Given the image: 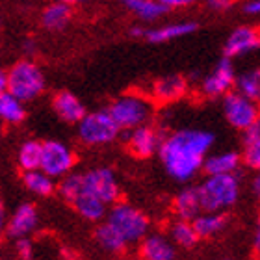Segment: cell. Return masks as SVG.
Returning <instances> with one entry per match:
<instances>
[{
	"mask_svg": "<svg viewBox=\"0 0 260 260\" xmlns=\"http://www.w3.org/2000/svg\"><path fill=\"white\" fill-rule=\"evenodd\" d=\"M212 143H214L212 132L184 128L164 138L158 152L166 171L173 179L186 182L201 171Z\"/></svg>",
	"mask_w": 260,
	"mask_h": 260,
	"instance_id": "6da1fadb",
	"label": "cell"
},
{
	"mask_svg": "<svg viewBox=\"0 0 260 260\" xmlns=\"http://www.w3.org/2000/svg\"><path fill=\"white\" fill-rule=\"evenodd\" d=\"M201 197L203 212L219 214L221 210L233 206L240 195V179L236 175H217L208 177L197 188Z\"/></svg>",
	"mask_w": 260,
	"mask_h": 260,
	"instance_id": "7a4b0ae2",
	"label": "cell"
},
{
	"mask_svg": "<svg viewBox=\"0 0 260 260\" xmlns=\"http://www.w3.org/2000/svg\"><path fill=\"white\" fill-rule=\"evenodd\" d=\"M8 75V93L22 104L38 99L45 91V75L32 60H22Z\"/></svg>",
	"mask_w": 260,
	"mask_h": 260,
	"instance_id": "3957f363",
	"label": "cell"
},
{
	"mask_svg": "<svg viewBox=\"0 0 260 260\" xmlns=\"http://www.w3.org/2000/svg\"><path fill=\"white\" fill-rule=\"evenodd\" d=\"M106 112L114 119L119 130H134L138 126L145 125L151 117L152 110L147 99H143L141 95L128 93V95H121L119 99H115Z\"/></svg>",
	"mask_w": 260,
	"mask_h": 260,
	"instance_id": "277c9868",
	"label": "cell"
},
{
	"mask_svg": "<svg viewBox=\"0 0 260 260\" xmlns=\"http://www.w3.org/2000/svg\"><path fill=\"white\" fill-rule=\"evenodd\" d=\"M108 225L121 234V238L125 240L126 244H134V242H141L149 233V219L141 210L134 208L132 205L126 203H119L115 205L108 214Z\"/></svg>",
	"mask_w": 260,
	"mask_h": 260,
	"instance_id": "5b68a950",
	"label": "cell"
},
{
	"mask_svg": "<svg viewBox=\"0 0 260 260\" xmlns=\"http://www.w3.org/2000/svg\"><path fill=\"white\" fill-rule=\"evenodd\" d=\"M78 134H80V140L87 145H106L117 138L119 128L108 115V112L101 110L82 117V121L78 123Z\"/></svg>",
	"mask_w": 260,
	"mask_h": 260,
	"instance_id": "8992f818",
	"label": "cell"
},
{
	"mask_svg": "<svg viewBox=\"0 0 260 260\" xmlns=\"http://www.w3.org/2000/svg\"><path fill=\"white\" fill-rule=\"evenodd\" d=\"M75 152L69 147L58 140H49L41 143V164L39 171H43L47 177H67L71 169L75 168Z\"/></svg>",
	"mask_w": 260,
	"mask_h": 260,
	"instance_id": "52a82bcc",
	"label": "cell"
},
{
	"mask_svg": "<svg viewBox=\"0 0 260 260\" xmlns=\"http://www.w3.org/2000/svg\"><path fill=\"white\" fill-rule=\"evenodd\" d=\"M82 190L86 195H91L103 205H112L119 197V184L112 169L97 168L82 175Z\"/></svg>",
	"mask_w": 260,
	"mask_h": 260,
	"instance_id": "ba28073f",
	"label": "cell"
},
{
	"mask_svg": "<svg viewBox=\"0 0 260 260\" xmlns=\"http://www.w3.org/2000/svg\"><path fill=\"white\" fill-rule=\"evenodd\" d=\"M223 112L225 117L234 128L247 130L255 123H258V108L253 101H247L236 91H231L225 95L223 101Z\"/></svg>",
	"mask_w": 260,
	"mask_h": 260,
	"instance_id": "9c48e42d",
	"label": "cell"
},
{
	"mask_svg": "<svg viewBox=\"0 0 260 260\" xmlns=\"http://www.w3.org/2000/svg\"><path fill=\"white\" fill-rule=\"evenodd\" d=\"M234 80H236V73H234L233 61L223 58L216 65V69L203 80V91L208 97L227 95V93H231V87L234 86Z\"/></svg>",
	"mask_w": 260,
	"mask_h": 260,
	"instance_id": "30bf717a",
	"label": "cell"
},
{
	"mask_svg": "<svg viewBox=\"0 0 260 260\" xmlns=\"http://www.w3.org/2000/svg\"><path fill=\"white\" fill-rule=\"evenodd\" d=\"M260 47V36L258 30L253 26H238L231 32L227 43H225V58H236L244 56L251 50H256Z\"/></svg>",
	"mask_w": 260,
	"mask_h": 260,
	"instance_id": "8fae6325",
	"label": "cell"
},
{
	"mask_svg": "<svg viewBox=\"0 0 260 260\" xmlns=\"http://www.w3.org/2000/svg\"><path fill=\"white\" fill-rule=\"evenodd\" d=\"M126 138H128L126 141H128V145H130V151L140 158H149L151 154H154V152L160 149V143H162L160 132L149 125L128 130V136H126Z\"/></svg>",
	"mask_w": 260,
	"mask_h": 260,
	"instance_id": "7c38bea8",
	"label": "cell"
},
{
	"mask_svg": "<svg viewBox=\"0 0 260 260\" xmlns=\"http://www.w3.org/2000/svg\"><path fill=\"white\" fill-rule=\"evenodd\" d=\"M38 227V210H36V206L30 205V203H24L17 208L11 217L8 219L6 223V229H8V233L10 236L13 238H26L28 234L34 233V229Z\"/></svg>",
	"mask_w": 260,
	"mask_h": 260,
	"instance_id": "4fadbf2b",
	"label": "cell"
},
{
	"mask_svg": "<svg viewBox=\"0 0 260 260\" xmlns=\"http://www.w3.org/2000/svg\"><path fill=\"white\" fill-rule=\"evenodd\" d=\"M54 110L58 117L65 123H80L82 117L87 114L82 101L71 91H60L54 97Z\"/></svg>",
	"mask_w": 260,
	"mask_h": 260,
	"instance_id": "5bb4252c",
	"label": "cell"
},
{
	"mask_svg": "<svg viewBox=\"0 0 260 260\" xmlns=\"http://www.w3.org/2000/svg\"><path fill=\"white\" fill-rule=\"evenodd\" d=\"M175 214L180 217V221L191 223L197 216L203 214V206H201L199 190L193 186H188L175 197Z\"/></svg>",
	"mask_w": 260,
	"mask_h": 260,
	"instance_id": "9a60e30c",
	"label": "cell"
},
{
	"mask_svg": "<svg viewBox=\"0 0 260 260\" xmlns=\"http://www.w3.org/2000/svg\"><path fill=\"white\" fill-rule=\"evenodd\" d=\"M141 258L143 260H173L175 258V247L166 236L160 234H147L141 240L140 247Z\"/></svg>",
	"mask_w": 260,
	"mask_h": 260,
	"instance_id": "2e32d148",
	"label": "cell"
},
{
	"mask_svg": "<svg viewBox=\"0 0 260 260\" xmlns=\"http://www.w3.org/2000/svg\"><path fill=\"white\" fill-rule=\"evenodd\" d=\"M240 166V154L234 151L227 152H216L205 158L203 168L208 177H217V175H234L236 168Z\"/></svg>",
	"mask_w": 260,
	"mask_h": 260,
	"instance_id": "e0dca14e",
	"label": "cell"
},
{
	"mask_svg": "<svg viewBox=\"0 0 260 260\" xmlns=\"http://www.w3.org/2000/svg\"><path fill=\"white\" fill-rule=\"evenodd\" d=\"M197 30V24L191 21H180L175 22V24H166L162 28H156V30H147L145 38L151 41V43H166V41H171V39H179L184 38V36H190L191 32Z\"/></svg>",
	"mask_w": 260,
	"mask_h": 260,
	"instance_id": "ac0fdd59",
	"label": "cell"
},
{
	"mask_svg": "<svg viewBox=\"0 0 260 260\" xmlns=\"http://www.w3.org/2000/svg\"><path fill=\"white\" fill-rule=\"evenodd\" d=\"M186 91V80L180 75H171L166 76V78H160V80L154 84L152 87V93L158 101L162 103H171V101H177L184 95Z\"/></svg>",
	"mask_w": 260,
	"mask_h": 260,
	"instance_id": "d6986e66",
	"label": "cell"
},
{
	"mask_svg": "<svg viewBox=\"0 0 260 260\" xmlns=\"http://www.w3.org/2000/svg\"><path fill=\"white\" fill-rule=\"evenodd\" d=\"M227 225V216L225 214H201L191 221V227H193L197 238H210V236H216L225 229Z\"/></svg>",
	"mask_w": 260,
	"mask_h": 260,
	"instance_id": "ffe728a7",
	"label": "cell"
},
{
	"mask_svg": "<svg viewBox=\"0 0 260 260\" xmlns=\"http://www.w3.org/2000/svg\"><path fill=\"white\" fill-rule=\"evenodd\" d=\"M125 6L143 21H154L171 10L166 0H126Z\"/></svg>",
	"mask_w": 260,
	"mask_h": 260,
	"instance_id": "44dd1931",
	"label": "cell"
},
{
	"mask_svg": "<svg viewBox=\"0 0 260 260\" xmlns=\"http://www.w3.org/2000/svg\"><path fill=\"white\" fill-rule=\"evenodd\" d=\"M71 17H73V10L67 2H54L47 6V10L41 15V21H43V26L49 30H61L69 24Z\"/></svg>",
	"mask_w": 260,
	"mask_h": 260,
	"instance_id": "7402d4cb",
	"label": "cell"
},
{
	"mask_svg": "<svg viewBox=\"0 0 260 260\" xmlns=\"http://www.w3.org/2000/svg\"><path fill=\"white\" fill-rule=\"evenodd\" d=\"M244 162L253 169L260 168V123L245 130L244 134Z\"/></svg>",
	"mask_w": 260,
	"mask_h": 260,
	"instance_id": "603a6c76",
	"label": "cell"
},
{
	"mask_svg": "<svg viewBox=\"0 0 260 260\" xmlns=\"http://www.w3.org/2000/svg\"><path fill=\"white\" fill-rule=\"evenodd\" d=\"M234 86L238 89V95H242L247 101H253L256 103L260 97V71L253 69V71H245L240 76H236L234 80Z\"/></svg>",
	"mask_w": 260,
	"mask_h": 260,
	"instance_id": "cb8c5ba5",
	"label": "cell"
},
{
	"mask_svg": "<svg viewBox=\"0 0 260 260\" xmlns=\"http://www.w3.org/2000/svg\"><path fill=\"white\" fill-rule=\"evenodd\" d=\"M24 115H26V110H24V104L21 101H17L8 91L0 95V121L17 125L24 119Z\"/></svg>",
	"mask_w": 260,
	"mask_h": 260,
	"instance_id": "d4e9b609",
	"label": "cell"
},
{
	"mask_svg": "<svg viewBox=\"0 0 260 260\" xmlns=\"http://www.w3.org/2000/svg\"><path fill=\"white\" fill-rule=\"evenodd\" d=\"M73 206H75V210L78 212L82 217L91 219V221H99V219H103V217L106 216V205H103L101 201H97L95 197H91V195L82 193L80 197L73 203Z\"/></svg>",
	"mask_w": 260,
	"mask_h": 260,
	"instance_id": "484cf974",
	"label": "cell"
},
{
	"mask_svg": "<svg viewBox=\"0 0 260 260\" xmlns=\"http://www.w3.org/2000/svg\"><path fill=\"white\" fill-rule=\"evenodd\" d=\"M22 182H24V186H26L28 190L36 195H50L56 188L54 179L47 177L39 169H36V171H24Z\"/></svg>",
	"mask_w": 260,
	"mask_h": 260,
	"instance_id": "4316f807",
	"label": "cell"
},
{
	"mask_svg": "<svg viewBox=\"0 0 260 260\" xmlns=\"http://www.w3.org/2000/svg\"><path fill=\"white\" fill-rule=\"evenodd\" d=\"M95 238H97V242L103 245L104 249L114 251V253H117V251H123V249H125V245H126L125 240L121 238V234L117 233L112 225H108V223H104V225H101V227L97 229Z\"/></svg>",
	"mask_w": 260,
	"mask_h": 260,
	"instance_id": "83f0119b",
	"label": "cell"
},
{
	"mask_svg": "<svg viewBox=\"0 0 260 260\" xmlns=\"http://www.w3.org/2000/svg\"><path fill=\"white\" fill-rule=\"evenodd\" d=\"M41 164V143L39 141H26L19 149V166L24 171H36Z\"/></svg>",
	"mask_w": 260,
	"mask_h": 260,
	"instance_id": "f1b7e54d",
	"label": "cell"
},
{
	"mask_svg": "<svg viewBox=\"0 0 260 260\" xmlns=\"http://www.w3.org/2000/svg\"><path fill=\"white\" fill-rule=\"evenodd\" d=\"M171 238H173V244H179L180 247H186V249L193 247V245L199 242L193 227H191V223H188V221L175 223L173 227H171Z\"/></svg>",
	"mask_w": 260,
	"mask_h": 260,
	"instance_id": "f546056e",
	"label": "cell"
},
{
	"mask_svg": "<svg viewBox=\"0 0 260 260\" xmlns=\"http://www.w3.org/2000/svg\"><path fill=\"white\" fill-rule=\"evenodd\" d=\"M58 191H60V195L67 203L73 205V203L84 193V190H82V175L69 173L67 177H63L61 184L58 186Z\"/></svg>",
	"mask_w": 260,
	"mask_h": 260,
	"instance_id": "4dcf8cb0",
	"label": "cell"
},
{
	"mask_svg": "<svg viewBox=\"0 0 260 260\" xmlns=\"http://www.w3.org/2000/svg\"><path fill=\"white\" fill-rule=\"evenodd\" d=\"M17 255L21 256L22 260H32L34 256V245L28 238H21L17 240Z\"/></svg>",
	"mask_w": 260,
	"mask_h": 260,
	"instance_id": "1f68e13d",
	"label": "cell"
},
{
	"mask_svg": "<svg viewBox=\"0 0 260 260\" xmlns=\"http://www.w3.org/2000/svg\"><path fill=\"white\" fill-rule=\"evenodd\" d=\"M244 11L247 15H256V13H260V2L258 0H251L244 6Z\"/></svg>",
	"mask_w": 260,
	"mask_h": 260,
	"instance_id": "d6a6232c",
	"label": "cell"
},
{
	"mask_svg": "<svg viewBox=\"0 0 260 260\" xmlns=\"http://www.w3.org/2000/svg\"><path fill=\"white\" fill-rule=\"evenodd\" d=\"M8 91V75L4 71H0V95Z\"/></svg>",
	"mask_w": 260,
	"mask_h": 260,
	"instance_id": "836d02e7",
	"label": "cell"
},
{
	"mask_svg": "<svg viewBox=\"0 0 260 260\" xmlns=\"http://www.w3.org/2000/svg\"><path fill=\"white\" fill-rule=\"evenodd\" d=\"M208 6H210V8H214V10H227L229 6H231V2H219V0H212V2H208Z\"/></svg>",
	"mask_w": 260,
	"mask_h": 260,
	"instance_id": "e575fe53",
	"label": "cell"
},
{
	"mask_svg": "<svg viewBox=\"0 0 260 260\" xmlns=\"http://www.w3.org/2000/svg\"><path fill=\"white\" fill-rule=\"evenodd\" d=\"M145 28L143 26H132L130 28V36H134V38H145Z\"/></svg>",
	"mask_w": 260,
	"mask_h": 260,
	"instance_id": "d590c367",
	"label": "cell"
},
{
	"mask_svg": "<svg viewBox=\"0 0 260 260\" xmlns=\"http://www.w3.org/2000/svg\"><path fill=\"white\" fill-rule=\"evenodd\" d=\"M6 223H8V216H6V208H4V205L0 203V233L4 231Z\"/></svg>",
	"mask_w": 260,
	"mask_h": 260,
	"instance_id": "8d00e7d4",
	"label": "cell"
},
{
	"mask_svg": "<svg viewBox=\"0 0 260 260\" xmlns=\"http://www.w3.org/2000/svg\"><path fill=\"white\" fill-rule=\"evenodd\" d=\"M22 47H24V50H26V52H34V50H36V43H34L32 39L24 41V43H22Z\"/></svg>",
	"mask_w": 260,
	"mask_h": 260,
	"instance_id": "74e56055",
	"label": "cell"
},
{
	"mask_svg": "<svg viewBox=\"0 0 260 260\" xmlns=\"http://www.w3.org/2000/svg\"><path fill=\"white\" fill-rule=\"evenodd\" d=\"M253 191H255L256 195L260 193V179H258V177H256V179L253 180Z\"/></svg>",
	"mask_w": 260,
	"mask_h": 260,
	"instance_id": "f35d334b",
	"label": "cell"
},
{
	"mask_svg": "<svg viewBox=\"0 0 260 260\" xmlns=\"http://www.w3.org/2000/svg\"><path fill=\"white\" fill-rule=\"evenodd\" d=\"M255 247L258 249V245H260V229H256V233H255Z\"/></svg>",
	"mask_w": 260,
	"mask_h": 260,
	"instance_id": "ab89813d",
	"label": "cell"
},
{
	"mask_svg": "<svg viewBox=\"0 0 260 260\" xmlns=\"http://www.w3.org/2000/svg\"><path fill=\"white\" fill-rule=\"evenodd\" d=\"M0 134H2V126H0Z\"/></svg>",
	"mask_w": 260,
	"mask_h": 260,
	"instance_id": "60d3db41",
	"label": "cell"
}]
</instances>
